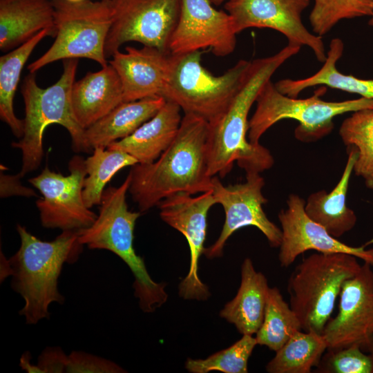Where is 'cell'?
Returning a JSON list of instances; mask_svg holds the SVG:
<instances>
[{
    "instance_id": "obj_30",
    "label": "cell",
    "mask_w": 373,
    "mask_h": 373,
    "mask_svg": "<svg viewBox=\"0 0 373 373\" xmlns=\"http://www.w3.org/2000/svg\"><path fill=\"white\" fill-rule=\"evenodd\" d=\"M373 15V0H314L309 20L312 32L327 34L340 21Z\"/></svg>"
},
{
    "instance_id": "obj_26",
    "label": "cell",
    "mask_w": 373,
    "mask_h": 373,
    "mask_svg": "<svg viewBox=\"0 0 373 373\" xmlns=\"http://www.w3.org/2000/svg\"><path fill=\"white\" fill-rule=\"evenodd\" d=\"M327 349L323 334L296 332L266 365L269 373H309L317 367Z\"/></svg>"
},
{
    "instance_id": "obj_33",
    "label": "cell",
    "mask_w": 373,
    "mask_h": 373,
    "mask_svg": "<svg viewBox=\"0 0 373 373\" xmlns=\"http://www.w3.org/2000/svg\"><path fill=\"white\" fill-rule=\"evenodd\" d=\"M125 372L115 363L91 354L73 351L68 355L66 372L120 373Z\"/></svg>"
},
{
    "instance_id": "obj_37",
    "label": "cell",
    "mask_w": 373,
    "mask_h": 373,
    "mask_svg": "<svg viewBox=\"0 0 373 373\" xmlns=\"http://www.w3.org/2000/svg\"><path fill=\"white\" fill-rule=\"evenodd\" d=\"M365 184L366 186L370 188V189H373V174H372L371 175L368 176L367 178H366L365 179Z\"/></svg>"
},
{
    "instance_id": "obj_23",
    "label": "cell",
    "mask_w": 373,
    "mask_h": 373,
    "mask_svg": "<svg viewBox=\"0 0 373 373\" xmlns=\"http://www.w3.org/2000/svg\"><path fill=\"white\" fill-rule=\"evenodd\" d=\"M350 148L345 166L335 187L329 193L325 190L312 193L305 204L307 215L337 239L352 230L357 220L354 211L346 204L350 180L357 158L356 149Z\"/></svg>"
},
{
    "instance_id": "obj_22",
    "label": "cell",
    "mask_w": 373,
    "mask_h": 373,
    "mask_svg": "<svg viewBox=\"0 0 373 373\" xmlns=\"http://www.w3.org/2000/svg\"><path fill=\"white\" fill-rule=\"evenodd\" d=\"M269 287L265 276L245 258L241 265V281L236 296L220 316L233 324L242 335H254L263 321Z\"/></svg>"
},
{
    "instance_id": "obj_16",
    "label": "cell",
    "mask_w": 373,
    "mask_h": 373,
    "mask_svg": "<svg viewBox=\"0 0 373 373\" xmlns=\"http://www.w3.org/2000/svg\"><path fill=\"white\" fill-rule=\"evenodd\" d=\"M236 35L231 15L209 0H181L178 23L169 42V54L180 55L209 48L218 57L231 54Z\"/></svg>"
},
{
    "instance_id": "obj_28",
    "label": "cell",
    "mask_w": 373,
    "mask_h": 373,
    "mask_svg": "<svg viewBox=\"0 0 373 373\" xmlns=\"http://www.w3.org/2000/svg\"><path fill=\"white\" fill-rule=\"evenodd\" d=\"M300 323L276 287H269L263 321L256 333L257 344L279 350L297 331Z\"/></svg>"
},
{
    "instance_id": "obj_11",
    "label": "cell",
    "mask_w": 373,
    "mask_h": 373,
    "mask_svg": "<svg viewBox=\"0 0 373 373\" xmlns=\"http://www.w3.org/2000/svg\"><path fill=\"white\" fill-rule=\"evenodd\" d=\"M64 175L46 166L37 176L28 180L42 197L36 201L41 225L61 231H79L93 224L97 214L88 208L83 198L86 176L85 159L74 155Z\"/></svg>"
},
{
    "instance_id": "obj_40",
    "label": "cell",
    "mask_w": 373,
    "mask_h": 373,
    "mask_svg": "<svg viewBox=\"0 0 373 373\" xmlns=\"http://www.w3.org/2000/svg\"><path fill=\"white\" fill-rule=\"evenodd\" d=\"M68 1H70V2H79V1H82L84 0H67Z\"/></svg>"
},
{
    "instance_id": "obj_4",
    "label": "cell",
    "mask_w": 373,
    "mask_h": 373,
    "mask_svg": "<svg viewBox=\"0 0 373 373\" xmlns=\"http://www.w3.org/2000/svg\"><path fill=\"white\" fill-rule=\"evenodd\" d=\"M130 183L128 173L121 185L105 189L96 220L89 227L77 231L78 238L90 249L113 252L128 265L134 276V295L140 308L151 313L166 302L168 294L165 284L151 278L144 259L135 251L134 229L141 212L128 209L126 193Z\"/></svg>"
},
{
    "instance_id": "obj_32",
    "label": "cell",
    "mask_w": 373,
    "mask_h": 373,
    "mask_svg": "<svg viewBox=\"0 0 373 373\" xmlns=\"http://www.w3.org/2000/svg\"><path fill=\"white\" fill-rule=\"evenodd\" d=\"M327 350L316 368L318 372L373 373V353L355 346Z\"/></svg>"
},
{
    "instance_id": "obj_21",
    "label": "cell",
    "mask_w": 373,
    "mask_h": 373,
    "mask_svg": "<svg viewBox=\"0 0 373 373\" xmlns=\"http://www.w3.org/2000/svg\"><path fill=\"white\" fill-rule=\"evenodd\" d=\"M181 108L166 101L159 111L131 135L115 142L107 149L124 151L138 163L155 161L174 140L182 117Z\"/></svg>"
},
{
    "instance_id": "obj_31",
    "label": "cell",
    "mask_w": 373,
    "mask_h": 373,
    "mask_svg": "<svg viewBox=\"0 0 373 373\" xmlns=\"http://www.w3.org/2000/svg\"><path fill=\"white\" fill-rule=\"evenodd\" d=\"M256 345V339L253 335H242L231 346L205 359L188 358L185 368L191 373H207L211 371L247 373L249 358Z\"/></svg>"
},
{
    "instance_id": "obj_5",
    "label": "cell",
    "mask_w": 373,
    "mask_h": 373,
    "mask_svg": "<svg viewBox=\"0 0 373 373\" xmlns=\"http://www.w3.org/2000/svg\"><path fill=\"white\" fill-rule=\"evenodd\" d=\"M78 65V59L63 60V72L52 85L41 88L35 73L23 79L21 94L25 106L23 135L12 146L21 150L22 166L19 175L37 170L44 156L43 137L46 127L57 124L64 127L72 140V148L77 153H90L85 129L77 121L72 108L71 91Z\"/></svg>"
},
{
    "instance_id": "obj_18",
    "label": "cell",
    "mask_w": 373,
    "mask_h": 373,
    "mask_svg": "<svg viewBox=\"0 0 373 373\" xmlns=\"http://www.w3.org/2000/svg\"><path fill=\"white\" fill-rule=\"evenodd\" d=\"M109 64L122 84L124 102L162 97L170 69V54L157 48L126 47L112 55Z\"/></svg>"
},
{
    "instance_id": "obj_6",
    "label": "cell",
    "mask_w": 373,
    "mask_h": 373,
    "mask_svg": "<svg viewBox=\"0 0 373 373\" xmlns=\"http://www.w3.org/2000/svg\"><path fill=\"white\" fill-rule=\"evenodd\" d=\"M357 258L347 253L316 252L295 267L287 291L302 330L323 334L343 284L361 267Z\"/></svg>"
},
{
    "instance_id": "obj_35",
    "label": "cell",
    "mask_w": 373,
    "mask_h": 373,
    "mask_svg": "<svg viewBox=\"0 0 373 373\" xmlns=\"http://www.w3.org/2000/svg\"><path fill=\"white\" fill-rule=\"evenodd\" d=\"M19 174H5L1 170L0 196L1 198L12 195H20L27 198L35 197L37 193L31 188L23 186L21 182Z\"/></svg>"
},
{
    "instance_id": "obj_3",
    "label": "cell",
    "mask_w": 373,
    "mask_h": 373,
    "mask_svg": "<svg viewBox=\"0 0 373 373\" xmlns=\"http://www.w3.org/2000/svg\"><path fill=\"white\" fill-rule=\"evenodd\" d=\"M20 247L8 260L3 278L12 276L11 287L24 300L19 314L26 324L35 325L50 318L52 303L63 304L64 296L58 289V279L65 263L75 262L83 250L77 231H62L55 240L44 241L18 224ZM1 277V278H2Z\"/></svg>"
},
{
    "instance_id": "obj_15",
    "label": "cell",
    "mask_w": 373,
    "mask_h": 373,
    "mask_svg": "<svg viewBox=\"0 0 373 373\" xmlns=\"http://www.w3.org/2000/svg\"><path fill=\"white\" fill-rule=\"evenodd\" d=\"M309 0H231L224 8L231 17L237 34L249 28H270L282 33L288 44L309 47L323 63L327 57L322 37L311 32L301 15Z\"/></svg>"
},
{
    "instance_id": "obj_38",
    "label": "cell",
    "mask_w": 373,
    "mask_h": 373,
    "mask_svg": "<svg viewBox=\"0 0 373 373\" xmlns=\"http://www.w3.org/2000/svg\"><path fill=\"white\" fill-rule=\"evenodd\" d=\"M213 6H220L223 3H226L231 0H209Z\"/></svg>"
},
{
    "instance_id": "obj_24",
    "label": "cell",
    "mask_w": 373,
    "mask_h": 373,
    "mask_svg": "<svg viewBox=\"0 0 373 373\" xmlns=\"http://www.w3.org/2000/svg\"><path fill=\"white\" fill-rule=\"evenodd\" d=\"M162 97L123 102L106 115L85 129L86 142L93 151L107 148L112 143L133 133L153 117L164 105Z\"/></svg>"
},
{
    "instance_id": "obj_25",
    "label": "cell",
    "mask_w": 373,
    "mask_h": 373,
    "mask_svg": "<svg viewBox=\"0 0 373 373\" xmlns=\"http://www.w3.org/2000/svg\"><path fill=\"white\" fill-rule=\"evenodd\" d=\"M48 36L52 37V32L43 30L26 43L0 57V118L19 139L23 135V120L15 115V95L28 57L37 44Z\"/></svg>"
},
{
    "instance_id": "obj_20",
    "label": "cell",
    "mask_w": 373,
    "mask_h": 373,
    "mask_svg": "<svg viewBox=\"0 0 373 373\" xmlns=\"http://www.w3.org/2000/svg\"><path fill=\"white\" fill-rule=\"evenodd\" d=\"M43 30L56 36L55 9L48 0H0V49L6 52Z\"/></svg>"
},
{
    "instance_id": "obj_9",
    "label": "cell",
    "mask_w": 373,
    "mask_h": 373,
    "mask_svg": "<svg viewBox=\"0 0 373 373\" xmlns=\"http://www.w3.org/2000/svg\"><path fill=\"white\" fill-rule=\"evenodd\" d=\"M51 1L55 39L45 53L28 66L29 72L35 73L50 63L66 59L85 58L102 67L106 66L105 44L113 19L112 0Z\"/></svg>"
},
{
    "instance_id": "obj_12",
    "label": "cell",
    "mask_w": 373,
    "mask_h": 373,
    "mask_svg": "<svg viewBox=\"0 0 373 373\" xmlns=\"http://www.w3.org/2000/svg\"><path fill=\"white\" fill-rule=\"evenodd\" d=\"M265 180L259 173H246L245 182L224 185L218 176L212 177V191L217 204L223 207L225 220L218 239L203 254L208 258L222 256L230 236L240 228L253 226L266 237L272 247H279L282 231L272 222L263 211L267 200L262 195Z\"/></svg>"
},
{
    "instance_id": "obj_17",
    "label": "cell",
    "mask_w": 373,
    "mask_h": 373,
    "mask_svg": "<svg viewBox=\"0 0 373 373\" xmlns=\"http://www.w3.org/2000/svg\"><path fill=\"white\" fill-rule=\"evenodd\" d=\"M305 201L296 194H290L287 207L278 213L282 238L278 260L287 267L296 258L308 250L321 253H347L373 265V249L349 246L331 236L305 213Z\"/></svg>"
},
{
    "instance_id": "obj_27",
    "label": "cell",
    "mask_w": 373,
    "mask_h": 373,
    "mask_svg": "<svg viewBox=\"0 0 373 373\" xmlns=\"http://www.w3.org/2000/svg\"><path fill=\"white\" fill-rule=\"evenodd\" d=\"M137 163L136 159L121 150L95 148L93 154L85 159L83 198L86 207L91 209L99 205L105 186L111 178L123 168Z\"/></svg>"
},
{
    "instance_id": "obj_13",
    "label": "cell",
    "mask_w": 373,
    "mask_h": 373,
    "mask_svg": "<svg viewBox=\"0 0 373 373\" xmlns=\"http://www.w3.org/2000/svg\"><path fill=\"white\" fill-rule=\"evenodd\" d=\"M365 262L359 271L343 284L337 315L323 332L327 350L351 346L373 353V269Z\"/></svg>"
},
{
    "instance_id": "obj_36",
    "label": "cell",
    "mask_w": 373,
    "mask_h": 373,
    "mask_svg": "<svg viewBox=\"0 0 373 373\" xmlns=\"http://www.w3.org/2000/svg\"><path fill=\"white\" fill-rule=\"evenodd\" d=\"M30 354L29 353H24L20 360V366L27 372H40V370L37 365H33L30 363Z\"/></svg>"
},
{
    "instance_id": "obj_2",
    "label": "cell",
    "mask_w": 373,
    "mask_h": 373,
    "mask_svg": "<svg viewBox=\"0 0 373 373\" xmlns=\"http://www.w3.org/2000/svg\"><path fill=\"white\" fill-rule=\"evenodd\" d=\"M208 130L207 121L184 114L174 140L155 161L132 166L128 192L140 212L177 193L193 195L212 189L207 166Z\"/></svg>"
},
{
    "instance_id": "obj_19",
    "label": "cell",
    "mask_w": 373,
    "mask_h": 373,
    "mask_svg": "<svg viewBox=\"0 0 373 373\" xmlns=\"http://www.w3.org/2000/svg\"><path fill=\"white\" fill-rule=\"evenodd\" d=\"M124 102L120 79L108 63L74 82L71 104L74 115L84 129Z\"/></svg>"
},
{
    "instance_id": "obj_14",
    "label": "cell",
    "mask_w": 373,
    "mask_h": 373,
    "mask_svg": "<svg viewBox=\"0 0 373 373\" xmlns=\"http://www.w3.org/2000/svg\"><path fill=\"white\" fill-rule=\"evenodd\" d=\"M216 204L210 190L196 197L185 192L177 193L164 198L157 206L162 220L180 232L189 244V269L179 285V294L184 299L204 300L210 296L208 287L199 278L198 262L205 249L208 213Z\"/></svg>"
},
{
    "instance_id": "obj_29",
    "label": "cell",
    "mask_w": 373,
    "mask_h": 373,
    "mask_svg": "<svg viewBox=\"0 0 373 373\" xmlns=\"http://www.w3.org/2000/svg\"><path fill=\"white\" fill-rule=\"evenodd\" d=\"M339 135L347 146L357 151L356 175L365 179L373 174V108L353 112L342 122Z\"/></svg>"
},
{
    "instance_id": "obj_1",
    "label": "cell",
    "mask_w": 373,
    "mask_h": 373,
    "mask_svg": "<svg viewBox=\"0 0 373 373\" xmlns=\"http://www.w3.org/2000/svg\"><path fill=\"white\" fill-rule=\"evenodd\" d=\"M300 46L287 44L274 55L251 61L237 93L227 108L209 123L207 166L210 177L224 178L235 162L246 173L270 169L274 160L270 151L260 144L248 140V115L266 82Z\"/></svg>"
},
{
    "instance_id": "obj_8",
    "label": "cell",
    "mask_w": 373,
    "mask_h": 373,
    "mask_svg": "<svg viewBox=\"0 0 373 373\" xmlns=\"http://www.w3.org/2000/svg\"><path fill=\"white\" fill-rule=\"evenodd\" d=\"M201 50L170 55V69L162 94L184 114L208 122L218 117L229 106L251 64L240 59L221 75L216 76L201 63Z\"/></svg>"
},
{
    "instance_id": "obj_10",
    "label": "cell",
    "mask_w": 373,
    "mask_h": 373,
    "mask_svg": "<svg viewBox=\"0 0 373 373\" xmlns=\"http://www.w3.org/2000/svg\"><path fill=\"white\" fill-rule=\"evenodd\" d=\"M113 23L105 44L112 55L127 42L169 54V42L178 23L181 0H112Z\"/></svg>"
},
{
    "instance_id": "obj_34",
    "label": "cell",
    "mask_w": 373,
    "mask_h": 373,
    "mask_svg": "<svg viewBox=\"0 0 373 373\" xmlns=\"http://www.w3.org/2000/svg\"><path fill=\"white\" fill-rule=\"evenodd\" d=\"M68 355L59 347H48L40 354L37 366L40 372H66Z\"/></svg>"
},
{
    "instance_id": "obj_7",
    "label": "cell",
    "mask_w": 373,
    "mask_h": 373,
    "mask_svg": "<svg viewBox=\"0 0 373 373\" xmlns=\"http://www.w3.org/2000/svg\"><path fill=\"white\" fill-rule=\"evenodd\" d=\"M321 88L312 96L298 99L281 93L271 80L262 87L256 99V108L249 120L247 137L253 144H260L262 135L274 124L285 119L298 122L294 131L297 140L315 142L329 134L335 117L346 113L373 108V99L359 97L341 102L321 98Z\"/></svg>"
},
{
    "instance_id": "obj_39",
    "label": "cell",
    "mask_w": 373,
    "mask_h": 373,
    "mask_svg": "<svg viewBox=\"0 0 373 373\" xmlns=\"http://www.w3.org/2000/svg\"><path fill=\"white\" fill-rule=\"evenodd\" d=\"M368 24L371 26H373V15L371 17L370 19L369 20Z\"/></svg>"
}]
</instances>
